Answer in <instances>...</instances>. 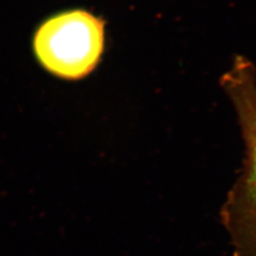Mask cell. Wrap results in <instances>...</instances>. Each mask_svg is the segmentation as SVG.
Listing matches in <instances>:
<instances>
[{
	"label": "cell",
	"instance_id": "obj_2",
	"mask_svg": "<svg viewBox=\"0 0 256 256\" xmlns=\"http://www.w3.org/2000/svg\"><path fill=\"white\" fill-rule=\"evenodd\" d=\"M104 48V25L84 11H72L48 20L36 32L38 60L52 74L68 79L88 75Z\"/></svg>",
	"mask_w": 256,
	"mask_h": 256
},
{
	"label": "cell",
	"instance_id": "obj_1",
	"mask_svg": "<svg viewBox=\"0 0 256 256\" xmlns=\"http://www.w3.org/2000/svg\"><path fill=\"white\" fill-rule=\"evenodd\" d=\"M238 114L246 144L242 172L221 208L233 256H256V75L252 63L238 57L222 77Z\"/></svg>",
	"mask_w": 256,
	"mask_h": 256
}]
</instances>
